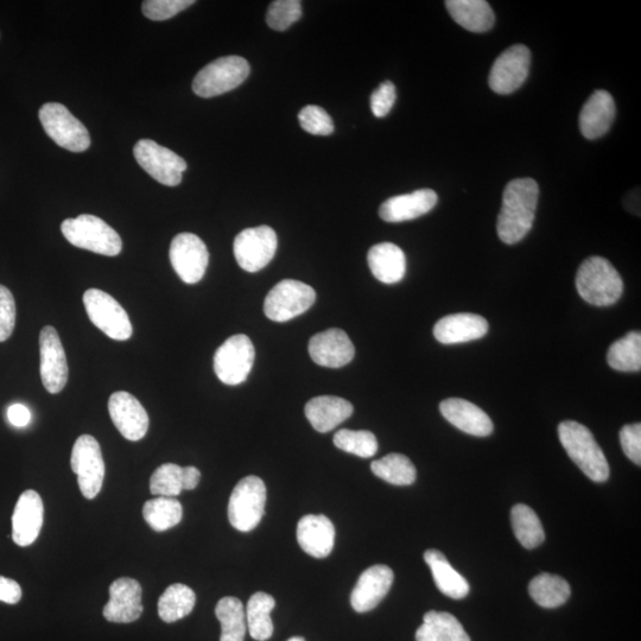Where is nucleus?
I'll list each match as a JSON object with an SVG mask.
<instances>
[{
  "mask_svg": "<svg viewBox=\"0 0 641 641\" xmlns=\"http://www.w3.org/2000/svg\"><path fill=\"white\" fill-rule=\"evenodd\" d=\"M9 422L17 428H24L31 421V412L23 404L11 405L8 409Z\"/></svg>",
  "mask_w": 641,
  "mask_h": 641,
  "instance_id": "8fccbe9b",
  "label": "nucleus"
},
{
  "mask_svg": "<svg viewBox=\"0 0 641 641\" xmlns=\"http://www.w3.org/2000/svg\"><path fill=\"white\" fill-rule=\"evenodd\" d=\"M309 354L317 365L340 368L351 363L355 348L344 330L332 328L310 339Z\"/></svg>",
  "mask_w": 641,
  "mask_h": 641,
  "instance_id": "6ab92c4d",
  "label": "nucleus"
},
{
  "mask_svg": "<svg viewBox=\"0 0 641 641\" xmlns=\"http://www.w3.org/2000/svg\"><path fill=\"white\" fill-rule=\"evenodd\" d=\"M531 53L523 44H516L501 54L491 69L490 87L495 93L506 95L519 90L528 79Z\"/></svg>",
  "mask_w": 641,
  "mask_h": 641,
  "instance_id": "2eb2a0df",
  "label": "nucleus"
},
{
  "mask_svg": "<svg viewBox=\"0 0 641 641\" xmlns=\"http://www.w3.org/2000/svg\"><path fill=\"white\" fill-rule=\"evenodd\" d=\"M40 354L42 384L49 393L56 395L67 385L69 368L60 335L52 326L41 330Z\"/></svg>",
  "mask_w": 641,
  "mask_h": 641,
  "instance_id": "dca6fc26",
  "label": "nucleus"
},
{
  "mask_svg": "<svg viewBox=\"0 0 641 641\" xmlns=\"http://www.w3.org/2000/svg\"><path fill=\"white\" fill-rule=\"evenodd\" d=\"M529 592L536 604L544 608H557L569 600V583L561 576L541 574L530 582Z\"/></svg>",
  "mask_w": 641,
  "mask_h": 641,
  "instance_id": "72a5a7b5",
  "label": "nucleus"
},
{
  "mask_svg": "<svg viewBox=\"0 0 641 641\" xmlns=\"http://www.w3.org/2000/svg\"><path fill=\"white\" fill-rule=\"evenodd\" d=\"M71 466L78 477L82 495L94 499L103 488L105 479V462L100 444L91 435H82L74 443Z\"/></svg>",
  "mask_w": 641,
  "mask_h": 641,
  "instance_id": "9b49d317",
  "label": "nucleus"
},
{
  "mask_svg": "<svg viewBox=\"0 0 641 641\" xmlns=\"http://www.w3.org/2000/svg\"><path fill=\"white\" fill-rule=\"evenodd\" d=\"M84 306L93 325L110 339L129 340L133 333L130 317L119 302L99 289H88L84 294Z\"/></svg>",
  "mask_w": 641,
  "mask_h": 641,
  "instance_id": "1a4fd4ad",
  "label": "nucleus"
},
{
  "mask_svg": "<svg viewBox=\"0 0 641 641\" xmlns=\"http://www.w3.org/2000/svg\"><path fill=\"white\" fill-rule=\"evenodd\" d=\"M441 414L454 427L468 435L486 437L493 433L490 417L479 406L466 399L449 398L440 404Z\"/></svg>",
  "mask_w": 641,
  "mask_h": 641,
  "instance_id": "4be33fe9",
  "label": "nucleus"
},
{
  "mask_svg": "<svg viewBox=\"0 0 641 641\" xmlns=\"http://www.w3.org/2000/svg\"><path fill=\"white\" fill-rule=\"evenodd\" d=\"M276 601L271 595L258 592L251 596L246 608L247 630L257 641H266L274 634V623L270 614L274 611Z\"/></svg>",
  "mask_w": 641,
  "mask_h": 641,
  "instance_id": "2f4dec72",
  "label": "nucleus"
},
{
  "mask_svg": "<svg viewBox=\"0 0 641 641\" xmlns=\"http://www.w3.org/2000/svg\"><path fill=\"white\" fill-rule=\"evenodd\" d=\"M396 87L391 81H385L380 85L371 97V110L377 118H384L392 110L396 103Z\"/></svg>",
  "mask_w": 641,
  "mask_h": 641,
  "instance_id": "49530a36",
  "label": "nucleus"
},
{
  "mask_svg": "<svg viewBox=\"0 0 641 641\" xmlns=\"http://www.w3.org/2000/svg\"><path fill=\"white\" fill-rule=\"evenodd\" d=\"M336 448L344 452L368 459L378 452V441L371 431L341 429L334 436Z\"/></svg>",
  "mask_w": 641,
  "mask_h": 641,
  "instance_id": "ea45409f",
  "label": "nucleus"
},
{
  "mask_svg": "<svg viewBox=\"0 0 641 641\" xmlns=\"http://www.w3.org/2000/svg\"><path fill=\"white\" fill-rule=\"evenodd\" d=\"M315 301L316 293L310 285L284 279L266 296L264 312L271 321L287 322L306 313Z\"/></svg>",
  "mask_w": 641,
  "mask_h": 641,
  "instance_id": "9d476101",
  "label": "nucleus"
},
{
  "mask_svg": "<svg viewBox=\"0 0 641 641\" xmlns=\"http://www.w3.org/2000/svg\"><path fill=\"white\" fill-rule=\"evenodd\" d=\"M63 236L79 249L107 257H116L123 250V241L117 231L103 219L91 214H82L62 222Z\"/></svg>",
  "mask_w": 641,
  "mask_h": 641,
  "instance_id": "20e7f679",
  "label": "nucleus"
},
{
  "mask_svg": "<svg viewBox=\"0 0 641 641\" xmlns=\"http://www.w3.org/2000/svg\"><path fill=\"white\" fill-rule=\"evenodd\" d=\"M215 615L221 624L220 641L245 640L247 623L243 602L233 596H226L215 607Z\"/></svg>",
  "mask_w": 641,
  "mask_h": 641,
  "instance_id": "f704fd0d",
  "label": "nucleus"
},
{
  "mask_svg": "<svg viewBox=\"0 0 641 641\" xmlns=\"http://www.w3.org/2000/svg\"><path fill=\"white\" fill-rule=\"evenodd\" d=\"M136 161L147 173L163 186L176 187L182 182L187 162L174 151L162 147L151 139H141L133 149Z\"/></svg>",
  "mask_w": 641,
  "mask_h": 641,
  "instance_id": "f8f14e48",
  "label": "nucleus"
},
{
  "mask_svg": "<svg viewBox=\"0 0 641 641\" xmlns=\"http://www.w3.org/2000/svg\"><path fill=\"white\" fill-rule=\"evenodd\" d=\"M16 326V302L11 291L0 284V342L10 338Z\"/></svg>",
  "mask_w": 641,
  "mask_h": 641,
  "instance_id": "a18cd8bd",
  "label": "nucleus"
},
{
  "mask_svg": "<svg viewBox=\"0 0 641 641\" xmlns=\"http://www.w3.org/2000/svg\"><path fill=\"white\" fill-rule=\"evenodd\" d=\"M256 351L249 336L233 335L214 354V372L220 382L237 386L246 382L255 364Z\"/></svg>",
  "mask_w": 641,
  "mask_h": 641,
  "instance_id": "6e6552de",
  "label": "nucleus"
},
{
  "mask_svg": "<svg viewBox=\"0 0 641 641\" xmlns=\"http://www.w3.org/2000/svg\"><path fill=\"white\" fill-rule=\"evenodd\" d=\"M297 541L304 552L315 558L332 554L335 543V528L323 514H308L297 525Z\"/></svg>",
  "mask_w": 641,
  "mask_h": 641,
  "instance_id": "5701e85b",
  "label": "nucleus"
},
{
  "mask_svg": "<svg viewBox=\"0 0 641 641\" xmlns=\"http://www.w3.org/2000/svg\"><path fill=\"white\" fill-rule=\"evenodd\" d=\"M424 561L433 574L435 585L449 598L461 600L469 593L465 577L456 571L441 551L430 549L424 552Z\"/></svg>",
  "mask_w": 641,
  "mask_h": 641,
  "instance_id": "c85d7f7f",
  "label": "nucleus"
},
{
  "mask_svg": "<svg viewBox=\"0 0 641 641\" xmlns=\"http://www.w3.org/2000/svg\"><path fill=\"white\" fill-rule=\"evenodd\" d=\"M301 128L314 136H330L334 132L332 117L322 107L309 105L298 113Z\"/></svg>",
  "mask_w": 641,
  "mask_h": 641,
  "instance_id": "37998d69",
  "label": "nucleus"
},
{
  "mask_svg": "<svg viewBox=\"0 0 641 641\" xmlns=\"http://www.w3.org/2000/svg\"><path fill=\"white\" fill-rule=\"evenodd\" d=\"M446 8L456 23L472 33H486L493 28L494 12L485 0H448Z\"/></svg>",
  "mask_w": 641,
  "mask_h": 641,
  "instance_id": "c756f323",
  "label": "nucleus"
},
{
  "mask_svg": "<svg viewBox=\"0 0 641 641\" xmlns=\"http://www.w3.org/2000/svg\"><path fill=\"white\" fill-rule=\"evenodd\" d=\"M40 120L44 131L59 147L72 152H84L90 148L91 137L86 126L65 105H43Z\"/></svg>",
  "mask_w": 641,
  "mask_h": 641,
  "instance_id": "0eeeda50",
  "label": "nucleus"
},
{
  "mask_svg": "<svg viewBox=\"0 0 641 641\" xmlns=\"http://www.w3.org/2000/svg\"><path fill=\"white\" fill-rule=\"evenodd\" d=\"M368 266L374 277L385 284L401 282L406 274V257L401 247L392 243L377 244L368 251Z\"/></svg>",
  "mask_w": 641,
  "mask_h": 641,
  "instance_id": "cd10ccee",
  "label": "nucleus"
},
{
  "mask_svg": "<svg viewBox=\"0 0 641 641\" xmlns=\"http://www.w3.org/2000/svg\"><path fill=\"white\" fill-rule=\"evenodd\" d=\"M416 641H471V638L454 615L430 611L416 632Z\"/></svg>",
  "mask_w": 641,
  "mask_h": 641,
  "instance_id": "7c9ffc66",
  "label": "nucleus"
},
{
  "mask_svg": "<svg viewBox=\"0 0 641 641\" xmlns=\"http://www.w3.org/2000/svg\"><path fill=\"white\" fill-rule=\"evenodd\" d=\"M288 641H306V639L302 637H293V638H290Z\"/></svg>",
  "mask_w": 641,
  "mask_h": 641,
  "instance_id": "603ef678",
  "label": "nucleus"
},
{
  "mask_svg": "<svg viewBox=\"0 0 641 641\" xmlns=\"http://www.w3.org/2000/svg\"><path fill=\"white\" fill-rule=\"evenodd\" d=\"M353 405L344 398L335 396L315 397L306 405V416L313 428L319 433L326 434L353 414Z\"/></svg>",
  "mask_w": 641,
  "mask_h": 641,
  "instance_id": "bb28decb",
  "label": "nucleus"
},
{
  "mask_svg": "<svg viewBox=\"0 0 641 641\" xmlns=\"http://www.w3.org/2000/svg\"><path fill=\"white\" fill-rule=\"evenodd\" d=\"M395 575L391 568L378 564L364 571L355 585L351 604L355 612L366 613L376 608L390 592Z\"/></svg>",
  "mask_w": 641,
  "mask_h": 641,
  "instance_id": "412c9836",
  "label": "nucleus"
},
{
  "mask_svg": "<svg viewBox=\"0 0 641 641\" xmlns=\"http://www.w3.org/2000/svg\"><path fill=\"white\" fill-rule=\"evenodd\" d=\"M251 67L243 57H220L202 68L193 81V91L201 98H214L236 90L249 78Z\"/></svg>",
  "mask_w": 641,
  "mask_h": 641,
  "instance_id": "39448f33",
  "label": "nucleus"
},
{
  "mask_svg": "<svg viewBox=\"0 0 641 641\" xmlns=\"http://www.w3.org/2000/svg\"><path fill=\"white\" fill-rule=\"evenodd\" d=\"M615 119V103L611 94L595 91L580 113V130L587 139L605 136Z\"/></svg>",
  "mask_w": 641,
  "mask_h": 641,
  "instance_id": "a878e982",
  "label": "nucleus"
},
{
  "mask_svg": "<svg viewBox=\"0 0 641 641\" xmlns=\"http://www.w3.org/2000/svg\"><path fill=\"white\" fill-rule=\"evenodd\" d=\"M278 240L276 232L269 226L246 228L234 239V257L241 269L258 272L274 259Z\"/></svg>",
  "mask_w": 641,
  "mask_h": 641,
  "instance_id": "ddd939ff",
  "label": "nucleus"
},
{
  "mask_svg": "<svg viewBox=\"0 0 641 641\" xmlns=\"http://www.w3.org/2000/svg\"><path fill=\"white\" fill-rule=\"evenodd\" d=\"M577 293L595 307H609L624 293L623 278L607 259L592 257L580 266L576 276Z\"/></svg>",
  "mask_w": 641,
  "mask_h": 641,
  "instance_id": "7ed1b4c3",
  "label": "nucleus"
},
{
  "mask_svg": "<svg viewBox=\"0 0 641 641\" xmlns=\"http://www.w3.org/2000/svg\"><path fill=\"white\" fill-rule=\"evenodd\" d=\"M201 479V472L198 468L189 466L183 467V487L184 491H193L198 487Z\"/></svg>",
  "mask_w": 641,
  "mask_h": 641,
  "instance_id": "3c124183",
  "label": "nucleus"
},
{
  "mask_svg": "<svg viewBox=\"0 0 641 641\" xmlns=\"http://www.w3.org/2000/svg\"><path fill=\"white\" fill-rule=\"evenodd\" d=\"M22 599V588L14 580L0 576V601L16 605Z\"/></svg>",
  "mask_w": 641,
  "mask_h": 641,
  "instance_id": "09e8293b",
  "label": "nucleus"
},
{
  "mask_svg": "<svg viewBox=\"0 0 641 641\" xmlns=\"http://www.w3.org/2000/svg\"><path fill=\"white\" fill-rule=\"evenodd\" d=\"M143 517L152 530L157 532L167 531L181 523L183 517L182 505L175 498L158 497L145 503Z\"/></svg>",
  "mask_w": 641,
  "mask_h": 641,
  "instance_id": "4c0bfd02",
  "label": "nucleus"
},
{
  "mask_svg": "<svg viewBox=\"0 0 641 641\" xmlns=\"http://www.w3.org/2000/svg\"><path fill=\"white\" fill-rule=\"evenodd\" d=\"M437 201L439 198L434 190L420 189L385 201L379 208V215L386 222L410 221L428 214Z\"/></svg>",
  "mask_w": 641,
  "mask_h": 641,
  "instance_id": "b1692460",
  "label": "nucleus"
},
{
  "mask_svg": "<svg viewBox=\"0 0 641 641\" xmlns=\"http://www.w3.org/2000/svg\"><path fill=\"white\" fill-rule=\"evenodd\" d=\"M558 437L575 465L594 482L609 479V465L604 452L585 425L566 421L558 425Z\"/></svg>",
  "mask_w": 641,
  "mask_h": 641,
  "instance_id": "f03ea898",
  "label": "nucleus"
},
{
  "mask_svg": "<svg viewBox=\"0 0 641 641\" xmlns=\"http://www.w3.org/2000/svg\"><path fill=\"white\" fill-rule=\"evenodd\" d=\"M302 17V3L298 0H277L271 3L266 23L271 29L285 31Z\"/></svg>",
  "mask_w": 641,
  "mask_h": 641,
  "instance_id": "79ce46f5",
  "label": "nucleus"
},
{
  "mask_svg": "<svg viewBox=\"0 0 641 641\" xmlns=\"http://www.w3.org/2000/svg\"><path fill=\"white\" fill-rule=\"evenodd\" d=\"M266 487L264 481L250 475L238 482L228 503V519L240 532L255 530L265 514Z\"/></svg>",
  "mask_w": 641,
  "mask_h": 641,
  "instance_id": "423d86ee",
  "label": "nucleus"
},
{
  "mask_svg": "<svg viewBox=\"0 0 641 641\" xmlns=\"http://www.w3.org/2000/svg\"><path fill=\"white\" fill-rule=\"evenodd\" d=\"M194 0H145L142 11L151 21H167L194 5Z\"/></svg>",
  "mask_w": 641,
  "mask_h": 641,
  "instance_id": "c03bdc74",
  "label": "nucleus"
},
{
  "mask_svg": "<svg viewBox=\"0 0 641 641\" xmlns=\"http://www.w3.org/2000/svg\"><path fill=\"white\" fill-rule=\"evenodd\" d=\"M184 491L183 467L175 463H164L158 467L150 479L151 494L158 497L175 498Z\"/></svg>",
  "mask_w": 641,
  "mask_h": 641,
  "instance_id": "a19ab883",
  "label": "nucleus"
},
{
  "mask_svg": "<svg viewBox=\"0 0 641 641\" xmlns=\"http://www.w3.org/2000/svg\"><path fill=\"white\" fill-rule=\"evenodd\" d=\"M196 604V595L192 588L182 583L171 585L158 600V614L167 624L176 623L188 617Z\"/></svg>",
  "mask_w": 641,
  "mask_h": 641,
  "instance_id": "473e14b6",
  "label": "nucleus"
},
{
  "mask_svg": "<svg viewBox=\"0 0 641 641\" xmlns=\"http://www.w3.org/2000/svg\"><path fill=\"white\" fill-rule=\"evenodd\" d=\"M538 196L535 180L517 179L507 184L497 225L503 243L514 245L528 236L535 221Z\"/></svg>",
  "mask_w": 641,
  "mask_h": 641,
  "instance_id": "f257e3e1",
  "label": "nucleus"
},
{
  "mask_svg": "<svg viewBox=\"0 0 641 641\" xmlns=\"http://www.w3.org/2000/svg\"><path fill=\"white\" fill-rule=\"evenodd\" d=\"M111 420L126 440L144 439L149 430V415L136 397L125 391L114 392L109 401Z\"/></svg>",
  "mask_w": 641,
  "mask_h": 641,
  "instance_id": "f3484780",
  "label": "nucleus"
},
{
  "mask_svg": "<svg viewBox=\"0 0 641 641\" xmlns=\"http://www.w3.org/2000/svg\"><path fill=\"white\" fill-rule=\"evenodd\" d=\"M620 442L628 459L641 465V425L640 423L625 425L620 431Z\"/></svg>",
  "mask_w": 641,
  "mask_h": 641,
  "instance_id": "de8ad7c7",
  "label": "nucleus"
},
{
  "mask_svg": "<svg viewBox=\"0 0 641 641\" xmlns=\"http://www.w3.org/2000/svg\"><path fill=\"white\" fill-rule=\"evenodd\" d=\"M607 363L615 371L639 372L641 370V334L631 332L615 341L607 353Z\"/></svg>",
  "mask_w": 641,
  "mask_h": 641,
  "instance_id": "58836bf2",
  "label": "nucleus"
},
{
  "mask_svg": "<svg viewBox=\"0 0 641 641\" xmlns=\"http://www.w3.org/2000/svg\"><path fill=\"white\" fill-rule=\"evenodd\" d=\"M110 601L104 607V618L110 623L131 624L142 617L144 607L143 590L139 582L122 577L112 583L109 589Z\"/></svg>",
  "mask_w": 641,
  "mask_h": 641,
  "instance_id": "a211bd4d",
  "label": "nucleus"
},
{
  "mask_svg": "<svg viewBox=\"0 0 641 641\" xmlns=\"http://www.w3.org/2000/svg\"><path fill=\"white\" fill-rule=\"evenodd\" d=\"M371 471L376 477L395 486H410L417 478L414 463L403 454L392 453L373 461Z\"/></svg>",
  "mask_w": 641,
  "mask_h": 641,
  "instance_id": "c9c22d12",
  "label": "nucleus"
},
{
  "mask_svg": "<svg viewBox=\"0 0 641 641\" xmlns=\"http://www.w3.org/2000/svg\"><path fill=\"white\" fill-rule=\"evenodd\" d=\"M514 535L525 549H535L544 542L545 533L541 520L528 505L518 504L511 512Z\"/></svg>",
  "mask_w": 641,
  "mask_h": 641,
  "instance_id": "e433bc0d",
  "label": "nucleus"
},
{
  "mask_svg": "<svg viewBox=\"0 0 641 641\" xmlns=\"http://www.w3.org/2000/svg\"><path fill=\"white\" fill-rule=\"evenodd\" d=\"M43 501L36 491H25L19 497L12 514V539L19 547L35 543L43 526Z\"/></svg>",
  "mask_w": 641,
  "mask_h": 641,
  "instance_id": "aec40b11",
  "label": "nucleus"
},
{
  "mask_svg": "<svg viewBox=\"0 0 641 641\" xmlns=\"http://www.w3.org/2000/svg\"><path fill=\"white\" fill-rule=\"evenodd\" d=\"M169 257L177 276L184 283H199L206 275L209 252L206 244L196 234H177L171 241Z\"/></svg>",
  "mask_w": 641,
  "mask_h": 641,
  "instance_id": "4468645a",
  "label": "nucleus"
},
{
  "mask_svg": "<svg viewBox=\"0 0 641 641\" xmlns=\"http://www.w3.org/2000/svg\"><path fill=\"white\" fill-rule=\"evenodd\" d=\"M488 333V323L477 314H454L443 317L436 323L434 335L443 345L463 344L484 338Z\"/></svg>",
  "mask_w": 641,
  "mask_h": 641,
  "instance_id": "393cba45",
  "label": "nucleus"
}]
</instances>
